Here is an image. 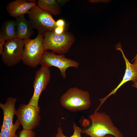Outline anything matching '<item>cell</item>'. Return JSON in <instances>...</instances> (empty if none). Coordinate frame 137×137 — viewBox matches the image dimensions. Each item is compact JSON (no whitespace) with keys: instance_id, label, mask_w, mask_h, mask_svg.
I'll return each instance as SVG.
<instances>
[{"instance_id":"obj_13","label":"cell","mask_w":137,"mask_h":137,"mask_svg":"<svg viewBox=\"0 0 137 137\" xmlns=\"http://www.w3.org/2000/svg\"><path fill=\"white\" fill-rule=\"evenodd\" d=\"M15 21L16 37L23 40L29 39L34 33V28L25 15L16 18Z\"/></svg>"},{"instance_id":"obj_5","label":"cell","mask_w":137,"mask_h":137,"mask_svg":"<svg viewBox=\"0 0 137 137\" xmlns=\"http://www.w3.org/2000/svg\"><path fill=\"white\" fill-rule=\"evenodd\" d=\"M29 21L34 29H36L39 33L44 34L48 31H54L57 27L56 21L52 14L44 10L36 5L29 11Z\"/></svg>"},{"instance_id":"obj_17","label":"cell","mask_w":137,"mask_h":137,"mask_svg":"<svg viewBox=\"0 0 137 137\" xmlns=\"http://www.w3.org/2000/svg\"><path fill=\"white\" fill-rule=\"evenodd\" d=\"M74 133L70 137L65 136L63 134L62 130L60 127L57 129V132L56 135V137H81V133L82 129L79 127L77 126L75 123H73Z\"/></svg>"},{"instance_id":"obj_25","label":"cell","mask_w":137,"mask_h":137,"mask_svg":"<svg viewBox=\"0 0 137 137\" xmlns=\"http://www.w3.org/2000/svg\"><path fill=\"white\" fill-rule=\"evenodd\" d=\"M104 137H115L111 135H107L105 136Z\"/></svg>"},{"instance_id":"obj_2","label":"cell","mask_w":137,"mask_h":137,"mask_svg":"<svg viewBox=\"0 0 137 137\" xmlns=\"http://www.w3.org/2000/svg\"><path fill=\"white\" fill-rule=\"evenodd\" d=\"M60 102L63 107L72 112L87 110L91 105L89 92L76 87L65 92L60 98Z\"/></svg>"},{"instance_id":"obj_16","label":"cell","mask_w":137,"mask_h":137,"mask_svg":"<svg viewBox=\"0 0 137 137\" xmlns=\"http://www.w3.org/2000/svg\"><path fill=\"white\" fill-rule=\"evenodd\" d=\"M20 124L16 119L12 127L10 129L1 128L0 137H19L16 133L17 130L20 128Z\"/></svg>"},{"instance_id":"obj_21","label":"cell","mask_w":137,"mask_h":137,"mask_svg":"<svg viewBox=\"0 0 137 137\" xmlns=\"http://www.w3.org/2000/svg\"><path fill=\"white\" fill-rule=\"evenodd\" d=\"M65 25V22L63 19H59L56 21V25L57 27H64Z\"/></svg>"},{"instance_id":"obj_4","label":"cell","mask_w":137,"mask_h":137,"mask_svg":"<svg viewBox=\"0 0 137 137\" xmlns=\"http://www.w3.org/2000/svg\"><path fill=\"white\" fill-rule=\"evenodd\" d=\"M44 34L39 33L33 39L23 40L24 49L22 61L25 65L35 68L40 64L45 50L43 45Z\"/></svg>"},{"instance_id":"obj_18","label":"cell","mask_w":137,"mask_h":137,"mask_svg":"<svg viewBox=\"0 0 137 137\" xmlns=\"http://www.w3.org/2000/svg\"><path fill=\"white\" fill-rule=\"evenodd\" d=\"M19 137H35V132L32 130H30L23 129L18 133Z\"/></svg>"},{"instance_id":"obj_24","label":"cell","mask_w":137,"mask_h":137,"mask_svg":"<svg viewBox=\"0 0 137 137\" xmlns=\"http://www.w3.org/2000/svg\"><path fill=\"white\" fill-rule=\"evenodd\" d=\"M132 87L135 88L137 89V81L134 82L132 85Z\"/></svg>"},{"instance_id":"obj_11","label":"cell","mask_w":137,"mask_h":137,"mask_svg":"<svg viewBox=\"0 0 137 137\" xmlns=\"http://www.w3.org/2000/svg\"><path fill=\"white\" fill-rule=\"evenodd\" d=\"M16 100V98L11 97L7 98L4 104L0 103V107L3 110V116L1 128L10 129L13 126V117L16 111L15 105Z\"/></svg>"},{"instance_id":"obj_15","label":"cell","mask_w":137,"mask_h":137,"mask_svg":"<svg viewBox=\"0 0 137 137\" xmlns=\"http://www.w3.org/2000/svg\"><path fill=\"white\" fill-rule=\"evenodd\" d=\"M37 3L40 8L54 15H59L61 12L60 5L57 0H38Z\"/></svg>"},{"instance_id":"obj_10","label":"cell","mask_w":137,"mask_h":137,"mask_svg":"<svg viewBox=\"0 0 137 137\" xmlns=\"http://www.w3.org/2000/svg\"><path fill=\"white\" fill-rule=\"evenodd\" d=\"M115 48L116 50L121 51L125 61L126 68L125 73L122 80L118 85L106 96L99 99L100 104L98 107V109L110 96L113 94L115 95L118 89L125 83L129 81H132L134 83L137 81V66L129 62L124 55L122 45L120 43L116 46Z\"/></svg>"},{"instance_id":"obj_9","label":"cell","mask_w":137,"mask_h":137,"mask_svg":"<svg viewBox=\"0 0 137 137\" xmlns=\"http://www.w3.org/2000/svg\"><path fill=\"white\" fill-rule=\"evenodd\" d=\"M51 76L49 68L41 66L36 72L33 83V94L28 104L35 107L40 110L39 100L42 92L46 88L49 83Z\"/></svg>"},{"instance_id":"obj_19","label":"cell","mask_w":137,"mask_h":137,"mask_svg":"<svg viewBox=\"0 0 137 137\" xmlns=\"http://www.w3.org/2000/svg\"><path fill=\"white\" fill-rule=\"evenodd\" d=\"M64 29V27H57L53 32L56 34H60L63 33L65 31Z\"/></svg>"},{"instance_id":"obj_26","label":"cell","mask_w":137,"mask_h":137,"mask_svg":"<svg viewBox=\"0 0 137 137\" xmlns=\"http://www.w3.org/2000/svg\"></svg>"},{"instance_id":"obj_20","label":"cell","mask_w":137,"mask_h":137,"mask_svg":"<svg viewBox=\"0 0 137 137\" xmlns=\"http://www.w3.org/2000/svg\"><path fill=\"white\" fill-rule=\"evenodd\" d=\"M6 41L0 37V55H1L3 50L4 45Z\"/></svg>"},{"instance_id":"obj_22","label":"cell","mask_w":137,"mask_h":137,"mask_svg":"<svg viewBox=\"0 0 137 137\" xmlns=\"http://www.w3.org/2000/svg\"><path fill=\"white\" fill-rule=\"evenodd\" d=\"M133 61H134V62L133 64H134L137 66V53L136 56L134 57L131 60V62H132Z\"/></svg>"},{"instance_id":"obj_8","label":"cell","mask_w":137,"mask_h":137,"mask_svg":"<svg viewBox=\"0 0 137 137\" xmlns=\"http://www.w3.org/2000/svg\"><path fill=\"white\" fill-rule=\"evenodd\" d=\"M40 112L32 105L22 104L16 110L15 115L23 129L31 130L39 125L41 119Z\"/></svg>"},{"instance_id":"obj_6","label":"cell","mask_w":137,"mask_h":137,"mask_svg":"<svg viewBox=\"0 0 137 137\" xmlns=\"http://www.w3.org/2000/svg\"><path fill=\"white\" fill-rule=\"evenodd\" d=\"M40 64L41 66L49 68L55 66L58 68L63 79L66 77V71L69 67L78 68L79 63L75 60L66 58L64 55L57 54L53 52L45 50L43 54Z\"/></svg>"},{"instance_id":"obj_23","label":"cell","mask_w":137,"mask_h":137,"mask_svg":"<svg viewBox=\"0 0 137 137\" xmlns=\"http://www.w3.org/2000/svg\"><path fill=\"white\" fill-rule=\"evenodd\" d=\"M57 1L60 4V5H62L65 3L67 1H68L67 0H57Z\"/></svg>"},{"instance_id":"obj_14","label":"cell","mask_w":137,"mask_h":137,"mask_svg":"<svg viewBox=\"0 0 137 137\" xmlns=\"http://www.w3.org/2000/svg\"><path fill=\"white\" fill-rule=\"evenodd\" d=\"M0 37L5 41L16 37L15 21L8 20L3 22L1 27Z\"/></svg>"},{"instance_id":"obj_27","label":"cell","mask_w":137,"mask_h":137,"mask_svg":"<svg viewBox=\"0 0 137 137\" xmlns=\"http://www.w3.org/2000/svg\"></svg>"},{"instance_id":"obj_7","label":"cell","mask_w":137,"mask_h":137,"mask_svg":"<svg viewBox=\"0 0 137 137\" xmlns=\"http://www.w3.org/2000/svg\"><path fill=\"white\" fill-rule=\"evenodd\" d=\"M24 46L23 40L17 37L6 41L1 55L4 64L11 67L22 61Z\"/></svg>"},{"instance_id":"obj_12","label":"cell","mask_w":137,"mask_h":137,"mask_svg":"<svg viewBox=\"0 0 137 137\" xmlns=\"http://www.w3.org/2000/svg\"><path fill=\"white\" fill-rule=\"evenodd\" d=\"M36 5V3H29L26 0H15L8 3L6 9L10 16L16 18L27 14L30 9Z\"/></svg>"},{"instance_id":"obj_3","label":"cell","mask_w":137,"mask_h":137,"mask_svg":"<svg viewBox=\"0 0 137 137\" xmlns=\"http://www.w3.org/2000/svg\"><path fill=\"white\" fill-rule=\"evenodd\" d=\"M44 34L43 45L45 50L49 49L60 55L66 53L75 40L74 36L66 31L60 34L53 31L47 32Z\"/></svg>"},{"instance_id":"obj_1","label":"cell","mask_w":137,"mask_h":137,"mask_svg":"<svg viewBox=\"0 0 137 137\" xmlns=\"http://www.w3.org/2000/svg\"><path fill=\"white\" fill-rule=\"evenodd\" d=\"M91 125L82 130L81 133L91 137H104L111 135L115 137H124L113 123L110 116L105 113L95 112L89 116Z\"/></svg>"}]
</instances>
